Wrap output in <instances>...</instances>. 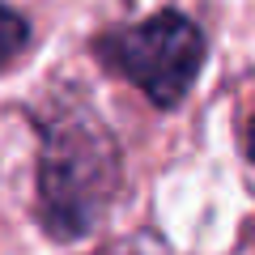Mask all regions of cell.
<instances>
[{
    "mask_svg": "<svg viewBox=\"0 0 255 255\" xmlns=\"http://www.w3.org/2000/svg\"><path fill=\"white\" fill-rule=\"evenodd\" d=\"M38 204L55 238H77L107 213L119 187V153L90 107H51L38 115Z\"/></svg>",
    "mask_w": 255,
    "mask_h": 255,
    "instance_id": "cell-1",
    "label": "cell"
},
{
    "mask_svg": "<svg viewBox=\"0 0 255 255\" xmlns=\"http://www.w3.org/2000/svg\"><path fill=\"white\" fill-rule=\"evenodd\" d=\"M102 60L136 85L149 102L174 107L191 90L204 64V38L183 13H157L140 26L115 30L102 38Z\"/></svg>",
    "mask_w": 255,
    "mask_h": 255,
    "instance_id": "cell-2",
    "label": "cell"
},
{
    "mask_svg": "<svg viewBox=\"0 0 255 255\" xmlns=\"http://www.w3.org/2000/svg\"><path fill=\"white\" fill-rule=\"evenodd\" d=\"M26 34H30V30H26V17L13 13L9 4H0V68H4L21 47H26Z\"/></svg>",
    "mask_w": 255,
    "mask_h": 255,
    "instance_id": "cell-3",
    "label": "cell"
},
{
    "mask_svg": "<svg viewBox=\"0 0 255 255\" xmlns=\"http://www.w3.org/2000/svg\"><path fill=\"white\" fill-rule=\"evenodd\" d=\"M102 255H162V247H149V243H128V247H107Z\"/></svg>",
    "mask_w": 255,
    "mask_h": 255,
    "instance_id": "cell-4",
    "label": "cell"
}]
</instances>
